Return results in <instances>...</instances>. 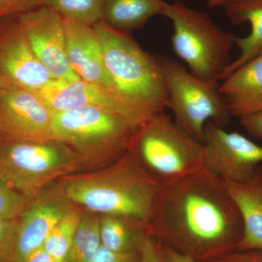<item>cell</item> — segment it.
<instances>
[{"label": "cell", "instance_id": "19", "mask_svg": "<svg viewBox=\"0 0 262 262\" xmlns=\"http://www.w3.org/2000/svg\"><path fill=\"white\" fill-rule=\"evenodd\" d=\"M167 3L165 0H105L101 21L127 34L144 27L153 17L163 15Z\"/></svg>", "mask_w": 262, "mask_h": 262}, {"label": "cell", "instance_id": "38", "mask_svg": "<svg viewBox=\"0 0 262 262\" xmlns=\"http://www.w3.org/2000/svg\"><path fill=\"white\" fill-rule=\"evenodd\" d=\"M261 53H262V52H261Z\"/></svg>", "mask_w": 262, "mask_h": 262}, {"label": "cell", "instance_id": "29", "mask_svg": "<svg viewBox=\"0 0 262 262\" xmlns=\"http://www.w3.org/2000/svg\"><path fill=\"white\" fill-rule=\"evenodd\" d=\"M140 253L115 252L101 244L92 262H139Z\"/></svg>", "mask_w": 262, "mask_h": 262}, {"label": "cell", "instance_id": "21", "mask_svg": "<svg viewBox=\"0 0 262 262\" xmlns=\"http://www.w3.org/2000/svg\"><path fill=\"white\" fill-rule=\"evenodd\" d=\"M100 246V218L93 214L82 215L63 262H92Z\"/></svg>", "mask_w": 262, "mask_h": 262}, {"label": "cell", "instance_id": "34", "mask_svg": "<svg viewBox=\"0 0 262 262\" xmlns=\"http://www.w3.org/2000/svg\"><path fill=\"white\" fill-rule=\"evenodd\" d=\"M228 1L229 0H207V5L210 8H218V7L225 6Z\"/></svg>", "mask_w": 262, "mask_h": 262}, {"label": "cell", "instance_id": "2", "mask_svg": "<svg viewBox=\"0 0 262 262\" xmlns=\"http://www.w3.org/2000/svg\"><path fill=\"white\" fill-rule=\"evenodd\" d=\"M94 27L113 94L129 110L139 128L168 108L160 58L144 51L126 33L102 21Z\"/></svg>", "mask_w": 262, "mask_h": 262}, {"label": "cell", "instance_id": "16", "mask_svg": "<svg viewBox=\"0 0 262 262\" xmlns=\"http://www.w3.org/2000/svg\"><path fill=\"white\" fill-rule=\"evenodd\" d=\"M220 91L231 115L241 117L262 108V53L222 80Z\"/></svg>", "mask_w": 262, "mask_h": 262}, {"label": "cell", "instance_id": "22", "mask_svg": "<svg viewBox=\"0 0 262 262\" xmlns=\"http://www.w3.org/2000/svg\"><path fill=\"white\" fill-rule=\"evenodd\" d=\"M82 215L75 208H70L45 241L42 248L56 262H63L73 243Z\"/></svg>", "mask_w": 262, "mask_h": 262}, {"label": "cell", "instance_id": "3", "mask_svg": "<svg viewBox=\"0 0 262 262\" xmlns=\"http://www.w3.org/2000/svg\"><path fill=\"white\" fill-rule=\"evenodd\" d=\"M160 188L127 150L107 168L66 178L63 194L94 213L147 222Z\"/></svg>", "mask_w": 262, "mask_h": 262}, {"label": "cell", "instance_id": "8", "mask_svg": "<svg viewBox=\"0 0 262 262\" xmlns=\"http://www.w3.org/2000/svg\"><path fill=\"white\" fill-rule=\"evenodd\" d=\"M160 61L168 92V108L179 126L203 144L207 122L224 128L228 125L231 114L219 81L201 80L170 58H160Z\"/></svg>", "mask_w": 262, "mask_h": 262}, {"label": "cell", "instance_id": "5", "mask_svg": "<svg viewBox=\"0 0 262 262\" xmlns=\"http://www.w3.org/2000/svg\"><path fill=\"white\" fill-rule=\"evenodd\" d=\"M163 16L173 26L172 48L175 54L201 80L219 81L231 63L235 37L221 29L206 12L181 1L167 3Z\"/></svg>", "mask_w": 262, "mask_h": 262}, {"label": "cell", "instance_id": "28", "mask_svg": "<svg viewBox=\"0 0 262 262\" xmlns=\"http://www.w3.org/2000/svg\"><path fill=\"white\" fill-rule=\"evenodd\" d=\"M139 262H167L161 244L151 235L143 244Z\"/></svg>", "mask_w": 262, "mask_h": 262}, {"label": "cell", "instance_id": "6", "mask_svg": "<svg viewBox=\"0 0 262 262\" xmlns=\"http://www.w3.org/2000/svg\"><path fill=\"white\" fill-rule=\"evenodd\" d=\"M0 144V181L32 200L55 179L75 170L80 155L56 140L15 141Z\"/></svg>", "mask_w": 262, "mask_h": 262}, {"label": "cell", "instance_id": "20", "mask_svg": "<svg viewBox=\"0 0 262 262\" xmlns=\"http://www.w3.org/2000/svg\"><path fill=\"white\" fill-rule=\"evenodd\" d=\"M147 222L124 215L100 217V239L103 246L115 252L140 253L148 236Z\"/></svg>", "mask_w": 262, "mask_h": 262}, {"label": "cell", "instance_id": "13", "mask_svg": "<svg viewBox=\"0 0 262 262\" xmlns=\"http://www.w3.org/2000/svg\"><path fill=\"white\" fill-rule=\"evenodd\" d=\"M66 201L63 194L62 198L31 201L18 217L14 244L7 262H24L31 253L42 247L52 229L71 208Z\"/></svg>", "mask_w": 262, "mask_h": 262}, {"label": "cell", "instance_id": "27", "mask_svg": "<svg viewBox=\"0 0 262 262\" xmlns=\"http://www.w3.org/2000/svg\"><path fill=\"white\" fill-rule=\"evenodd\" d=\"M204 262H262V250L235 249Z\"/></svg>", "mask_w": 262, "mask_h": 262}, {"label": "cell", "instance_id": "15", "mask_svg": "<svg viewBox=\"0 0 262 262\" xmlns=\"http://www.w3.org/2000/svg\"><path fill=\"white\" fill-rule=\"evenodd\" d=\"M67 53L72 70L80 80L112 91L102 48L94 26L63 18Z\"/></svg>", "mask_w": 262, "mask_h": 262}, {"label": "cell", "instance_id": "35", "mask_svg": "<svg viewBox=\"0 0 262 262\" xmlns=\"http://www.w3.org/2000/svg\"><path fill=\"white\" fill-rule=\"evenodd\" d=\"M0 262H4V261H0Z\"/></svg>", "mask_w": 262, "mask_h": 262}, {"label": "cell", "instance_id": "26", "mask_svg": "<svg viewBox=\"0 0 262 262\" xmlns=\"http://www.w3.org/2000/svg\"><path fill=\"white\" fill-rule=\"evenodd\" d=\"M18 218L0 219V261L7 262L14 244Z\"/></svg>", "mask_w": 262, "mask_h": 262}, {"label": "cell", "instance_id": "24", "mask_svg": "<svg viewBox=\"0 0 262 262\" xmlns=\"http://www.w3.org/2000/svg\"><path fill=\"white\" fill-rule=\"evenodd\" d=\"M31 201L0 181V219L18 218Z\"/></svg>", "mask_w": 262, "mask_h": 262}, {"label": "cell", "instance_id": "25", "mask_svg": "<svg viewBox=\"0 0 262 262\" xmlns=\"http://www.w3.org/2000/svg\"><path fill=\"white\" fill-rule=\"evenodd\" d=\"M42 6V0H0V23Z\"/></svg>", "mask_w": 262, "mask_h": 262}, {"label": "cell", "instance_id": "37", "mask_svg": "<svg viewBox=\"0 0 262 262\" xmlns=\"http://www.w3.org/2000/svg\"><path fill=\"white\" fill-rule=\"evenodd\" d=\"M261 110H262V108H261Z\"/></svg>", "mask_w": 262, "mask_h": 262}, {"label": "cell", "instance_id": "32", "mask_svg": "<svg viewBox=\"0 0 262 262\" xmlns=\"http://www.w3.org/2000/svg\"><path fill=\"white\" fill-rule=\"evenodd\" d=\"M24 262H56L53 258L48 254L44 248H39L36 251H33L25 258Z\"/></svg>", "mask_w": 262, "mask_h": 262}, {"label": "cell", "instance_id": "11", "mask_svg": "<svg viewBox=\"0 0 262 262\" xmlns=\"http://www.w3.org/2000/svg\"><path fill=\"white\" fill-rule=\"evenodd\" d=\"M53 113L37 93L12 86L0 95V136L15 141L53 140Z\"/></svg>", "mask_w": 262, "mask_h": 262}, {"label": "cell", "instance_id": "31", "mask_svg": "<svg viewBox=\"0 0 262 262\" xmlns=\"http://www.w3.org/2000/svg\"><path fill=\"white\" fill-rule=\"evenodd\" d=\"M162 248H163L164 256L167 262H198L194 258L182 253L176 252L170 248L164 247L163 246Z\"/></svg>", "mask_w": 262, "mask_h": 262}, {"label": "cell", "instance_id": "30", "mask_svg": "<svg viewBox=\"0 0 262 262\" xmlns=\"http://www.w3.org/2000/svg\"><path fill=\"white\" fill-rule=\"evenodd\" d=\"M239 123L250 135L262 139V110L239 117Z\"/></svg>", "mask_w": 262, "mask_h": 262}, {"label": "cell", "instance_id": "36", "mask_svg": "<svg viewBox=\"0 0 262 262\" xmlns=\"http://www.w3.org/2000/svg\"><path fill=\"white\" fill-rule=\"evenodd\" d=\"M261 169H262V165H261Z\"/></svg>", "mask_w": 262, "mask_h": 262}, {"label": "cell", "instance_id": "4", "mask_svg": "<svg viewBox=\"0 0 262 262\" xmlns=\"http://www.w3.org/2000/svg\"><path fill=\"white\" fill-rule=\"evenodd\" d=\"M128 151L160 186L206 167L204 144L165 113L136 131Z\"/></svg>", "mask_w": 262, "mask_h": 262}, {"label": "cell", "instance_id": "12", "mask_svg": "<svg viewBox=\"0 0 262 262\" xmlns=\"http://www.w3.org/2000/svg\"><path fill=\"white\" fill-rule=\"evenodd\" d=\"M0 74L13 85L34 93L53 80L33 51L18 16L0 23Z\"/></svg>", "mask_w": 262, "mask_h": 262}, {"label": "cell", "instance_id": "23", "mask_svg": "<svg viewBox=\"0 0 262 262\" xmlns=\"http://www.w3.org/2000/svg\"><path fill=\"white\" fill-rule=\"evenodd\" d=\"M105 0H42V6L54 10L63 18L94 26L102 20Z\"/></svg>", "mask_w": 262, "mask_h": 262}, {"label": "cell", "instance_id": "14", "mask_svg": "<svg viewBox=\"0 0 262 262\" xmlns=\"http://www.w3.org/2000/svg\"><path fill=\"white\" fill-rule=\"evenodd\" d=\"M53 114L80 107L103 108L116 114L138 130L129 110L107 89L77 79L53 80L37 93Z\"/></svg>", "mask_w": 262, "mask_h": 262}, {"label": "cell", "instance_id": "1", "mask_svg": "<svg viewBox=\"0 0 262 262\" xmlns=\"http://www.w3.org/2000/svg\"><path fill=\"white\" fill-rule=\"evenodd\" d=\"M147 224L162 246L198 262L237 249L244 230L225 182L206 167L160 186Z\"/></svg>", "mask_w": 262, "mask_h": 262}, {"label": "cell", "instance_id": "10", "mask_svg": "<svg viewBox=\"0 0 262 262\" xmlns=\"http://www.w3.org/2000/svg\"><path fill=\"white\" fill-rule=\"evenodd\" d=\"M18 18L33 51L53 80L80 79L67 56L64 21L61 15L40 6L18 15Z\"/></svg>", "mask_w": 262, "mask_h": 262}, {"label": "cell", "instance_id": "18", "mask_svg": "<svg viewBox=\"0 0 262 262\" xmlns=\"http://www.w3.org/2000/svg\"><path fill=\"white\" fill-rule=\"evenodd\" d=\"M224 7L232 24L247 22L251 25V32L247 37L235 38L234 44L239 48L241 54L231 62L220 81L262 52V0H229Z\"/></svg>", "mask_w": 262, "mask_h": 262}, {"label": "cell", "instance_id": "7", "mask_svg": "<svg viewBox=\"0 0 262 262\" xmlns=\"http://www.w3.org/2000/svg\"><path fill=\"white\" fill-rule=\"evenodd\" d=\"M136 131L122 117L96 107L54 113L51 123L52 139L82 158L99 155L116 160L128 150Z\"/></svg>", "mask_w": 262, "mask_h": 262}, {"label": "cell", "instance_id": "9", "mask_svg": "<svg viewBox=\"0 0 262 262\" xmlns=\"http://www.w3.org/2000/svg\"><path fill=\"white\" fill-rule=\"evenodd\" d=\"M205 165L225 182L252 179L262 164V146L213 122L205 127Z\"/></svg>", "mask_w": 262, "mask_h": 262}, {"label": "cell", "instance_id": "33", "mask_svg": "<svg viewBox=\"0 0 262 262\" xmlns=\"http://www.w3.org/2000/svg\"><path fill=\"white\" fill-rule=\"evenodd\" d=\"M12 86L15 85H13V84L8 82V81L6 79L1 75V74H0V95L3 94V92H5L6 90L10 89Z\"/></svg>", "mask_w": 262, "mask_h": 262}, {"label": "cell", "instance_id": "17", "mask_svg": "<svg viewBox=\"0 0 262 262\" xmlns=\"http://www.w3.org/2000/svg\"><path fill=\"white\" fill-rule=\"evenodd\" d=\"M225 184L242 219L244 230L237 249L262 250L261 166L247 182H225Z\"/></svg>", "mask_w": 262, "mask_h": 262}]
</instances>
